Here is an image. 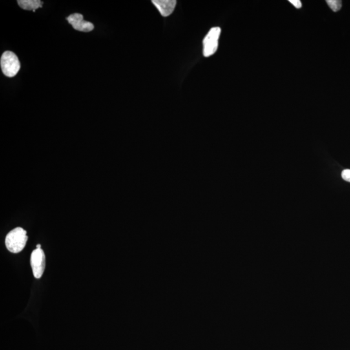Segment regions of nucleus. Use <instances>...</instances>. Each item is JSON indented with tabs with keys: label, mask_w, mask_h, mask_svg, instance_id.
Wrapping results in <instances>:
<instances>
[{
	"label": "nucleus",
	"mask_w": 350,
	"mask_h": 350,
	"mask_svg": "<svg viewBox=\"0 0 350 350\" xmlns=\"http://www.w3.org/2000/svg\"><path fill=\"white\" fill-rule=\"evenodd\" d=\"M0 66L2 72L8 77H15L21 69L19 58L15 53L10 51H7L2 55Z\"/></svg>",
	"instance_id": "nucleus-2"
},
{
	"label": "nucleus",
	"mask_w": 350,
	"mask_h": 350,
	"mask_svg": "<svg viewBox=\"0 0 350 350\" xmlns=\"http://www.w3.org/2000/svg\"><path fill=\"white\" fill-rule=\"evenodd\" d=\"M18 4L22 9L27 11H35L39 8H41L43 2L40 0H19Z\"/></svg>",
	"instance_id": "nucleus-7"
},
{
	"label": "nucleus",
	"mask_w": 350,
	"mask_h": 350,
	"mask_svg": "<svg viewBox=\"0 0 350 350\" xmlns=\"http://www.w3.org/2000/svg\"><path fill=\"white\" fill-rule=\"evenodd\" d=\"M66 19L75 30L82 32H90L94 30V26L93 24L84 21L83 15L79 13L71 15Z\"/></svg>",
	"instance_id": "nucleus-5"
},
{
	"label": "nucleus",
	"mask_w": 350,
	"mask_h": 350,
	"mask_svg": "<svg viewBox=\"0 0 350 350\" xmlns=\"http://www.w3.org/2000/svg\"><path fill=\"white\" fill-rule=\"evenodd\" d=\"M152 3L160 13L161 16L167 17L171 15L176 6L175 0H153Z\"/></svg>",
	"instance_id": "nucleus-6"
},
{
	"label": "nucleus",
	"mask_w": 350,
	"mask_h": 350,
	"mask_svg": "<svg viewBox=\"0 0 350 350\" xmlns=\"http://www.w3.org/2000/svg\"><path fill=\"white\" fill-rule=\"evenodd\" d=\"M342 177L345 181L350 183V169H345L342 172Z\"/></svg>",
	"instance_id": "nucleus-9"
},
{
	"label": "nucleus",
	"mask_w": 350,
	"mask_h": 350,
	"mask_svg": "<svg viewBox=\"0 0 350 350\" xmlns=\"http://www.w3.org/2000/svg\"><path fill=\"white\" fill-rule=\"evenodd\" d=\"M28 237L27 232L21 227H17L11 230L7 235L6 246L7 249L12 253H19L26 247Z\"/></svg>",
	"instance_id": "nucleus-1"
},
{
	"label": "nucleus",
	"mask_w": 350,
	"mask_h": 350,
	"mask_svg": "<svg viewBox=\"0 0 350 350\" xmlns=\"http://www.w3.org/2000/svg\"><path fill=\"white\" fill-rule=\"evenodd\" d=\"M37 249H41V245H37Z\"/></svg>",
	"instance_id": "nucleus-11"
},
{
	"label": "nucleus",
	"mask_w": 350,
	"mask_h": 350,
	"mask_svg": "<svg viewBox=\"0 0 350 350\" xmlns=\"http://www.w3.org/2000/svg\"><path fill=\"white\" fill-rule=\"evenodd\" d=\"M290 3L292 4L296 9L302 8V2L300 0H290Z\"/></svg>",
	"instance_id": "nucleus-10"
},
{
	"label": "nucleus",
	"mask_w": 350,
	"mask_h": 350,
	"mask_svg": "<svg viewBox=\"0 0 350 350\" xmlns=\"http://www.w3.org/2000/svg\"><path fill=\"white\" fill-rule=\"evenodd\" d=\"M30 263L35 278H41L46 267V257L43 250L41 249L33 250L31 255Z\"/></svg>",
	"instance_id": "nucleus-4"
},
{
	"label": "nucleus",
	"mask_w": 350,
	"mask_h": 350,
	"mask_svg": "<svg viewBox=\"0 0 350 350\" xmlns=\"http://www.w3.org/2000/svg\"><path fill=\"white\" fill-rule=\"evenodd\" d=\"M221 30L220 28H213L203 40V55L206 57L212 56L217 52L219 39Z\"/></svg>",
	"instance_id": "nucleus-3"
},
{
	"label": "nucleus",
	"mask_w": 350,
	"mask_h": 350,
	"mask_svg": "<svg viewBox=\"0 0 350 350\" xmlns=\"http://www.w3.org/2000/svg\"><path fill=\"white\" fill-rule=\"evenodd\" d=\"M326 2L330 9L334 12H337L342 7V2L340 0H327Z\"/></svg>",
	"instance_id": "nucleus-8"
}]
</instances>
